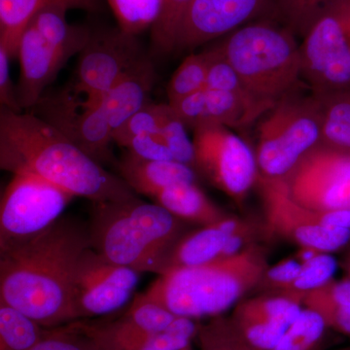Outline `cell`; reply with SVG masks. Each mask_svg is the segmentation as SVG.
<instances>
[{"label": "cell", "mask_w": 350, "mask_h": 350, "mask_svg": "<svg viewBox=\"0 0 350 350\" xmlns=\"http://www.w3.org/2000/svg\"><path fill=\"white\" fill-rule=\"evenodd\" d=\"M140 273L108 261L93 248L82 253L73 275L76 320L103 317L121 310L130 301Z\"/></svg>", "instance_id": "cell-13"}, {"label": "cell", "mask_w": 350, "mask_h": 350, "mask_svg": "<svg viewBox=\"0 0 350 350\" xmlns=\"http://www.w3.org/2000/svg\"><path fill=\"white\" fill-rule=\"evenodd\" d=\"M0 167L32 174L92 202L139 199L117 175L31 112L0 107Z\"/></svg>", "instance_id": "cell-2"}, {"label": "cell", "mask_w": 350, "mask_h": 350, "mask_svg": "<svg viewBox=\"0 0 350 350\" xmlns=\"http://www.w3.org/2000/svg\"><path fill=\"white\" fill-rule=\"evenodd\" d=\"M193 131L194 170L241 204L259 178L255 151L224 126H202Z\"/></svg>", "instance_id": "cell-9"}, {"label": "cell", "mask_w": 350, "mask_h": 350, "mask_svg": "<svg viewBox=\"0 0 350 350\" xmlns=\"http://www.w3.org/2000/svg\"><path fill=\"white\" fill-rule=\"evenodd\" d=\"M303 303L283 293H267L239 301L232 321L255 349L273 350L300 317Z\"/></svg>", "instance_id": "cell-18"}, {"label": "cell", "mask_w": 350, "mask_h": 350, "mask_svg": "<svg viewBox=\"0 0 350 350\" xmlns=\"http://www.w3.org/2000/svg\"><path fill=\"white\" fill-rule=\"evenodd\" d=\"M89 247L87 223L64 215L31 238L0 245V303L45 328L76 321L73 275Z\"/></svg>", "instance_id": "cell-1"}, {"label": "cell", "mask_w": 350, "mask_h": 350, "mask_svg": "<svg viewBox=\"0 0 350 350\" xmlns=\"http://www.w3.org/2000/svg\"><path fill=\"white\" fill-rule=\"evenodd\" d=\"M120 177L135 193L154 199L165 189L194 183L196 170L177 161L146 160L126 152L118 163Z\"/></svg>", "instance_id": "cell-20"}, {"label": "cell", "mask_w": 350, "mask_h": 350, "mask_svg": "<svg viewBox=\"0 0 350 350\" xmlns=\"http://www.w3.org/2000/svg\"><path fill=\"white\" fill-rule=\"evenodd\" d=\"M29 112L101 165L112 162L113 133L100 98L78 93L69 86L44 94Z\"/></svg>", "instance_id": "cell-11"}, {"label": "cell", "mask_w": 350, "mask_h": 350, "mask_svg": "<svg viewBox=\"0 0 350 350\" xmlns=\"http://www.w3.org/2000/svg\"><path fill=\"white\" fill-rule=\"evenodd\" d=\"M347 278H349V280H350V253H349V259H347Z\"/></svg>", "instance_id": "cell-42"}, {"label": "cell", "mask_w": 350, "mask_h": 350, "mask_svg": "<svg viewBox=\"0 0 350 350\" xmlns=\"http://www.w3.org/2000/svg\"><path fill=\"white\" fill-rule=\"evenodd\" d=\"M50 330L17 308L0 303V350H31Z\"/></svg>", "instance_id": "cell-26"}, {"label": "cell", "mask_w": 350, "mask_h": 350, "mask_svg": "<svg viewBox=\"0 0 350 350\" xmlns=\"http://www.w3.org/2000/svg\"><path fill=\"white\" fill-rule=\"evenodd\" d=\"M320 251L314 250L312 247H300L296 254V259L301 262V265H305L306 262L312 261L315 257L319 256Z\"/></svg>", "instance_id": "cell-41"}, {"label": "cell", "mask_w": 350, "mask_h": 350, "mask_svg": "<svg viewBox=\"0 0 350 350\" xmlns=\"http://www.w3.org/2000/svg\"><path fill=\"white\" fill-rule=\"evenodd\" d=\"M269 10H275V0H192L175 52L195 50L224 38Z\"/></svg>", "instance_id": "cell-15"}, {"label": "cell", "mask_w": 350, "mask_h": 350, "mask_svg": "<svg viewBox=\"0 0 350 350\" xmlns=\"http://www.w3.org/2000/svg\"><path fill=\"white\" fill-rule=\"evenodd\" d=\"M208 62L206 52L191 54L185 57L174 71L167 87L169 103L204 89L206 84Z\"/></svg>", "instance_id": "cell-30"}, {"label": "cell", "mask_w": 350, "mask_h": 350, "mask_svg": "<svg viewBox=\"0 0 350 350\" xmlns=\"http://www.w3.org/2000/svg\"><path fill=\"white\" fill-rule=\"evenodd\" d=\"M125 148L133 155L146 160L174 161L161 128L138 133L126 144Z\"/></svg>", "instance_id": "cell-37"}, {"label": "cell", "mask_w": 350, "mask_h": 350, "mask_svg": "<svg viewBox=\"0 0 350 350\" xmlns=\"http://www.w3.org/2000/svg\"><path fill=\"white\" fill-rule=\"evenodd\" d=\"M156 72L152 59L145 56L100 98L113 135L126 122L150 103Z\"/></svg>", "instance_id": "cell-19"}, {"label": "cell", "mask_w": 350, "mask_h": 350, "mask_svg": "<svg viewBox=\"0 0 350 350\" xmlns=\"http://www.w3.org/2000/svg\"><path fill=\"white\" fill-rule=\"evenodd\" d=\"M200 350H257L243 337L231 317H213L200 324L197 333Z\"/></svg>", "instance_id": "cell-32"}, {"label": "cell", "mask_w": 350, "mask_h": 350, "mask_svg": "<svg viewBox=\"0 0 350 350\" xmlns=\"http://www.w3.org/2000/svg\"><path fill=\"white\" fill-rule=\"evenodd\" d=\"M255 155L260 174L284 178L322 142L319 101L301 86L283 96L261 119Z\"/></svg>", "instance_id": "cell-6"}, {"label": "cell", "mask_w": 350, "mask_h": 350, "mask_svg": "<svg viewBox=\"0 0 350 350\" xmlns=\"http://www.w3.org/2000/svg\"><path fill=\"white\" fill-rule=\"evenodd\" d=\"M314 94L319 101L322 144L350 152V89Z\"/></svg>", "instance_id": "cell-25"}, {"label": "cell", "mask_w": 350, "mask_h": 350, "mask_svg": "<svg viewBox=\"0 0 350 350\" xmlns=\"http://www.w3.org/2000/svg\"><path fill=\"white\" fill-rule=\"evenodd\" d=\"M229 236L218 222L185 232L170 251L160 275L170 269L202 266L222 259Z\"/></svg>", "instance_id": "cell-22"}, {"label": "cell", "mask_w": 350, "mask_h": 350, "mask_svg": "<svg viewBox=\"0 0 350 350\" xmlns=\"http://www.w3.org/2000/svg\"><path fill=\"white\" fill-rule=\"evenodd\" d=\"M185 221L140 199L92 202L90 243L108 261L139 273H162L165 260L185 234Z\"/></svg>", "instance_id": "cell-4"}, {"label": "cell", "mask_w": 350, "mask_h": 350, "mask_svg": "<svg viewBox=\"0 0 350 350\" xmlns=\"http://www.w3.org/2000/svg\"><path fill=\"white\" fill-rule=\"evenodd\" d=\"M144 56L137 36L119 27L92 31L80 52L70 87L78 93L100 98Z\"/></svg>", "instance_id": "cell-14"}, {"label": "cell", "mask_w": 350, "mask_h": 350, "mask_svg": "<svg viewBox=\"0 0 350 350\" xmlns=\"http://www.w3.org/2000/svg\"><path fill=\"white\" fill-rule=\"evenodd\" d=\"M175 319L162 306L135 297L126 312L117 319L76 320L68 325L81 334L91 350H135L147 336L165 328Z\"/></svg>", "instance_id": "cell-17"}, {"label": "cell", "mask_w": 350, "mask_h": 350, "mask_svg": "<svg viewBox=\"0 0 350 350\" xmlns=\"http://www.w3.org/2000/svg\"><path fill=\"white\" fill-rule=\"evenodd\" d=\"M182 350H192V349H191V345H190V347H186L185 349H182Z\"/></svg>", "instance_id": "cell-43"}, {"label": "cell", "mask_w": 350, "mask_h": 350, "mask_svg": "<svg viewBox=\"0 0 350 350\" xmlns=\"http://www.w3.org/2000/svg\"><path fill=\"white\" fill-rule=\"evenodd\" d=\"M118 27L128 33L139 36L151 29L158 17L161 0H107Z\"/></svg>", "instance_id": "cell-33"}, {"label": "cell", "mask_w": 350, "mask_h": 350, "mask_svg": "<svg viewBox=\"0 0 350 350\" xmlns=\"http://www.w3.org/2000/svg\"><path fill=\"white\" fill-rule=\"evenodd\" d=\"M11 57L0 47V107L15 112H23L17 96V85H14L10 73Z\"/></svg>", "instance_id": "cell-40"}, {"label": "cell", "mask_w": 350, "mask_h": 350, "mask_svg": "<svg viewBox=\"0 0 350 350\" xmlns=\"http://www.w3.org/2000/svg\"><path fill=\"white\" fill-rule=\"evenodd\" d=\"M165 108V103H161V105L148 103L146 107L129 119L125 125L114 133L113 135L114 144L125 148L126 144L138 133L159 130L163 122Z\"/></svg>", "instance_id": "cell-36"}, {"label": "cell", "mask_w": 350, "mask_h": 350, "mask_svg": "<svg viewBox=\"0 0 350 350\" xmlns=\"http://www.w3.org/2000/svg\"><path fill=\"white\" fill-rule=\"evenodd\" d=\"M256 186L268 234L322 253L335 252L350 243V211L308 208L292 198L284 178L260 174Z\"/></svg>", "instance_id": "cell-7"}, {"label": "cell", "mask_w": 350, "mask_h": 350, "mask_svg": "<svg viewBox=\"0 0 350 350\" xmlns=\"http://www.w3.org/2000/svg\"><path fill=\"white\" fill-rule=\"evenodd\" d=\"M75 198L38 175L13 174L0 202V245L44 231L63 216Z\"/></svg>", "instance_id": "cell-10"}, {"label": "cell", "mask_w": 350, "mask_h": 350, "mask_svg": "<svg viewBox=\"0 0 350 350\" xmlns=\"http://www.w3.org/2000/svg\"><path fill=\"white\" fill-rule=\"evenodd\" d=\"M301 266L303 265L296 258L283 260L273 267L269 266L258 287L262 288L267 293H282L296 280Z\"/></svg>", "instance_id": "cell-38"}, {"label": "cell", "mask_w": 350, "mask_h": 350, "mask_svg": "<svg viewBox=\"0 0 350 350\" xmlns=\"http://www.w3.org/2000/svg\"><path fill=\"white\" fill-rule=\"evenodd\" d=\"M154 202L185 222L207 226L228 217L220 207L194 183H181L163 190Z\"/></svg>", "instance_id": "cell-23"}, {"label": "cell", "mask_w": 350, "mask_h": 350, "mask_svg": "<svg viewBox=\"0 0 350 350\" xmlns=\"http://www.w3.org/2000/svg\"><path fill=\"white\" fill-rule=\"evenodd\" d=\"M344 350H350V349H344Z\"/></svg>", "instance_id": "cell-44"}, {"label": "cell", "mask_w": 350, "mask_h": 350, "mask_svg": "<svg viewBox=\"0 0 350 350\" xmlns=\"http://www.w3.org/2000/svg\"><path fill=\"white\" fill-rule=\"evenodd\" d=\"M55 3L88 12H96L101 7V0H0V47L11 59L17 57L21 36L29 21L44 7Z\"/></svg>", "instance_id": "cell-21"}, {"label": "cell", "mask_w": 350, "mask_h": 350, "mask_svg": "<svg viewBox=\"0 0 350 350\" xmlns=\"http://www.w3.org/2000/svg\"><path fill=\"white\" fill-rule=\"evenodd\" d=\"M215 45L248 91L269 109L304 84L300 44L282 24L255 21L221 38Z\"/></svg>", "instance_id": "cell-5"}, {"label": "cell", "mask_w": 350, "mask_h": 350, "mask_svg": "<svg viewBox=\"0 0 350 350\" xmlns=\"http://www.w3.org/2000/svg\"><path fill=\"white\" fill-rule=\"evenodd\" d=\"M337 269V262L330 253H320L312 261L301 266L296 280L282 292L288 296L299 299L303 303L306 295L330 282Z\"/></svg>", "instance_id": "cell-34"}, {"label": "cell", "mask_w": 350, "mask_h": 350, "mask_svg": "<svg viewBox=\"0 0 350 350\" xmlns=\"http://www.w3.org/2000/svg\"><path fill=\"white\" fill-rule=\"evenodd\" d=\"M192 0H161L158 17L151 27L154 55H170L176 49L177 38Z\"/></svg>", "instance_id": "cell-27"}, {"label": "cell", "mask_w": 350, "mask_h": 350, "mask_svg": "<svg viewBox=\"0 0 350 350\" xmlns=\"http://www.w3.org/2000/svg\"><path fill=\"white\" fill-rule=\"evenodd\" d=\"M204 51L206 52L207 62H208L206 84L207 89L219 90V91H226L237 94L261 110L264 114L269 111V108L262 105L248 91L237 71L223 56L215 44Z\"/></svg>", "instance_id": "cell-28"}, {"label": "cell", "mask_w": 350, "mask_h": 350, "mask_svg": "<svg viewBox=\"0 0 350 350\" xmlns=\"http://www.w3.org/2000/svg\"><path fill=\"white\" fill-rule=\"evenodd\" d=\"M303 306L319 313L327 327L350 338V280H331L306 295Z\"/></svg>", "instance_id": "cell-24"}, {"label": "cell", "mask_w": 350, "mask_h": 350, "mask_svg": "<svg viewBox=\"0 0 350 350\" xmlns=\"http://www.w3.org/2000/svg\"><path fill=\"white\" fill-rule=\"evenodd\" d=\"M72 48L32 22L25 27L18 46L20 75L17 83L18 101L23 111H29L59 71L73 56Z\"/></svg>", "instance_id": "cell-16"}, {"label": "cell", "mask_w": 350, "mask_h": 350, "mask_svg": "<svg viewBox=\"0 0 350 350\" xmlns=\"http://www.w3.org/2000/svg\"><path fill=\"white\" fill-rule=\"evenodd\" d=\"M31 350H91L81 334L68 325L51 329L49 334Z\"/></svg>", "instance_id": "cell-39"}, {"label": "cell", "mask_w": 350, "mask_h": 350, "mask_svg": "<svg viewBox=\"0 0 350 350\" xmlns=\"http://www.w3.org/2000/svg\"><path fill=\"white\" fill-rule=\"evenodd\" d=\"M290 195L315 211H350V152L317 145L286 177Z\"/></svg>", "instance_id": "cell-12"}, {"label": "cell", "mask_w": 350, "mask_h": 350, "mask_svg": "<svg viewBox=\"0 0 350 350\" xmlns=\"http://www.w3.org/2000/svg\"><path fill=\"white\" fill-rule=\"evenodd\" d=\"M268 268L266 253L253 243L232 257L170 269L137 298L157 304L176 317H215L258 287Z\"/></svg>", "instance_id": "cell-3"}, {"label": "cell", "mask_w": 350, "mask_h": 350, "mask_svg": "<svg viewBox=\"0 0 350 350\" xmlns=\"http://www.w3.org/2000/svg\"><path fill=\"white\" fill-rule=\"evenodd\" d=\"M187 130V126L179 118L174 108L167 103L161 124V131L167 140L174 161L185 163L194 169V144L193 139L189 137Z\"/></svg>", "instance_id": "cell-35"}, {"label": "cell", "mask_w": 350, "mask_h": 350, "mask_svg": "<svg viewBox=\"0 0 350 350\" xmlns=\"http://www.w3.org/2000/svg\"><path fill=\"white\" fill-rule=\"evenodd\" d=\"M300 43L301 80L314 94L350 89V0H338Z\"/></svg>", "instance_id": "cell-8"}, {"label": "cell", "mask_w": 350, "mask_h": 350, "mask_svg": "<svg viewBox=\"0 0 350 350\" xmlns=\"http://www.w3.org/2000/svg\"><path fill=\"white\" fill-rule=\"evenodd\" d=\"M338 0H275V13L282 24L303 38L313 23Z\"/></svg>", "instance_id": "cell-31"}, {"label": "cell", "mask_w": 350, "mask_h": 350, "mask_svg": "<svg viewBox=\"0 0 350 350\" xmlns=\"http://www.w3.org/2000/svg\"><path fill=\"white\" fill-rule=\"evenodd\" d=\"M328 329L323 319L310 308H303L300 317L287 329L273 350H317Z\"/></svg>", "instance_id": "cell-29"}]
</instances>
